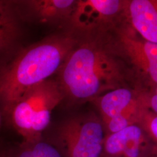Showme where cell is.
Listing matches in <instances>:
<instances>
[{"label":"cell","mask_w":157,"mask_h":157,"mask_svg":"<svg viewBox=\"0 0 157 157\" xmlns=\"http://www.w3.org/2000/svg\"><path fill=\"white\" fill-rule=\"evenodd\" d=\"M77 45L71 34L50 36L21 51L0 67V103L9 115L12 108L29 89L58 72Z\"/></svg>","instance_id":"1"},{"label":"cell","mask_w":157,"mask_h":157,"mask_svg":"<svg viewBox=\"0 0 157 157\" xmlns=\"http://www.w3.org/2000/svg\"><path fill=\"white\" fill-rule=\"evenodd\" d=\"M58 72L57 82L64 98L73 101L96 99L103 93L119 88L124 78L119 63L92 44L76 47Z\"/></svg>","instance_id":"2"},{"label":"cell","mask_w":157,"mask_h":157,"mask_svg":"<svg viewBox=\"0 0 157 157\" xmlns=\"http://www.w3.org/2000/svg\"><path fill=\"white\" fill-rule=\"evenodd\" d=\"M64 98L57 81L47 80L33 87L17 102L9 114L23 141L42 139L50 122L52 110Z\"/></svg>","instance_id":"3"},{"label":"cell","mask_w":157,"mask_h":157,"mask_svg":"<svg viewBox=\"0 0 157 157\" xmlns=\"http://www.w3.org/2000/svg\"><path fill=\"white\" fill-rule=\"evenodd\" d=\"M105 135L102 121L95 115H78L59 124L52 143L63 157H100Z\"/></svg>","instance_id":"4"},{"label":"cell","mask_w":157,"mask_h":157,"mask_svg":"<svg viewBox=\"0 0 157 157\" xmlns=\"http://www.w3.org/2000/svg\"><path fill=\"white\" fill-rule=\"evenodd\" d=\"M102 121L107 122L111 129L120 131L137 124L143 105L140 95H135L126 88H118L108 91L95 99Z\"/></svg>","instance_id":"5"},{"label":"cell","mask_w":157,"mask_h":157,"mask_svg":"<svg viewBox=\"0 0 157 157\" xmlns=\"http://www.w3.org/2000/svg\"><path fill=\"white\" fill-rule=\"evenodd\" d=\"M154 144L138 124L105 135L100 157H148Z\"/></svg>","instance_id":"6"},{"label":"cell","mask_w":157,"mask_h":157,"mask_svg":"<svg viewBox=\"0 0 157 157\" xmlns=\"http://www.w3.org/2000/svg\"><path fill=\"white\" fill-rule=\"evenodd\" d=\"M78 1L23 0L13 1L21 19L48 24L69 23Z\"/></svg>","instance_id":"7"},{"label":"cell","mask_w":157,"mask_h":157,"mask_svg":"<svg viewBox=\"0 0 157 157\" xmlns=\"http://www.w3.org/2000/svg\"><path fill=\"white\" fill-rule=\"evenodd\" d=\"M126 2L118 0L78 1L69 23L80 29L97 28L117 17Z\"/></svg>","instance_id":"8"},{"label":"cell","mask_w":157,"mask_h":157,"mask_svg":"<svg viewBox=\"0 0 157 157\" xmlns=\"http://www.w3.org/2000/svg\"><path fill=\"white\" fill-rule=\"evenodd\" d=\"M119 40L130 61L157 86V44L120 33Z\"/></svg>","instance_id":"9"},{"label":"cell","mask_w":157,"mask_h":157,"mask_svg":"<svg viewBox=\"0 0 157 157\" xmlns=\"http://www.w3.org/2000/svg\"><path fill=\"white\" fill-rule=\"evenodd\" d=\"M127 7L136 31L143 40L157 44V0H132Z\"/></svg>","instance_id":"10"},{"label":"cell","mask_w":157,"mask_h":157,"mask_svg":"<svg viewBox=\"0 0 157 157\" xmlns=\"http://www.w3.org/2000/svg\"><path fill=\"white\" fill-rule=\"evenodd\" d=\"M20 19L13 1H0V36L11 44L20 32Z\"/></svg>","instance_id":"11"},{"label":"cell","mask_w":157,"mask_h":157,"mask_svg":"<svg viewBox=\"0 0 157 157\" xmlns=\"http://www.w3.org/2000/svg\"><path fill=\"white\" fill-rule=\"evenodd\" d=\"M12 157H63L52 143L43 140L23 141Z\"/></svg>","instance_id":"12"},{"label":"cell","mask_w":157,"mask_h":157,"mask_svg":"<svg viewBox=\"0 0 157 157\" xmlns=\"http://www.w3.org/2000/svg\"><path fill=\"white\" fill-rule=\"evenodd\" d=\"M137 124L144 130L153 144L157 147V114L143 106Z\"/></svg>","instance_id":"13"},{"label":"cell","mask_w":157,"mask_h":157,"mask_svg":"<svg viewBox=\"0 0 157 157\" xmlns=\"http://www.w3.org/2000/svg\"><path fill=\"white\" fill-rule=\"evenodd\" d=\"M143 106L157 114V94L151 92L148 95H140Z\"/></svg>","instance_id":"14"},{"label":"cell","mask_w":157,"mask_h":157,"mask_svg":"<svg viewBox=\"0 0 157 157\" xmlns=\"http://www.w3.org/2000/svg\"><path fill=\"white\" fill-rule=\"evenodd\" d=\"M11 44L10 43H9L8 41L0 36V52L4 51L6 49H7Z\"/></svg>","instance_id":"15"},{"label":"cell","mask_w":157,"mask_h":157,"mask_svg":"<svg viewBox=\"0 0 157 157\" xmlns=\"http://www.w3.org/2000/svg\"><path fill=\"white\" fill-rule=\"evenodd\" d=\"M148 157H157V147L154 146L150 154Z\"/></svg>","instance_id":"16"},{"label":"cell","mask_w":157,"mask_h":157,"mask_svg":"<svg viewBox=\"0 0 157 157\" xmlns=\"http://www.w3.org/2000/svg\"><path fill=\"white\" fill-rule=\"evenodd\" d=\"M152 93H155V94H157V86L156 87H155L154 89L153 90V91H152Z\"/></svg>","instance_id":"17"},{"label":"cell","mask_w":157,"mask_h":157,"mask_svg":"<svg viewBox=\"0 0 157 157\" xmlns=\"http://www.w3.org/2000/svg\"><path fill=\"white\" fill-rule=\"evenodd\" d=\"M0 157H11L6 155V154H1L0 153Z\"/></svg>","instance_id":"18"},{"label":"cell","mask_w":157,"mask_h":157,"mask_svg":"<svg viewBox=\"0 0 157 157\" xmlns=\"http://www.w3.org/2000/svg\"><path fill=\"white\" fill-rule=\"evenodd\" d=\"M0 124H1V111H0Z\"/></svg>","instance_id":"19"}]
</instances>
